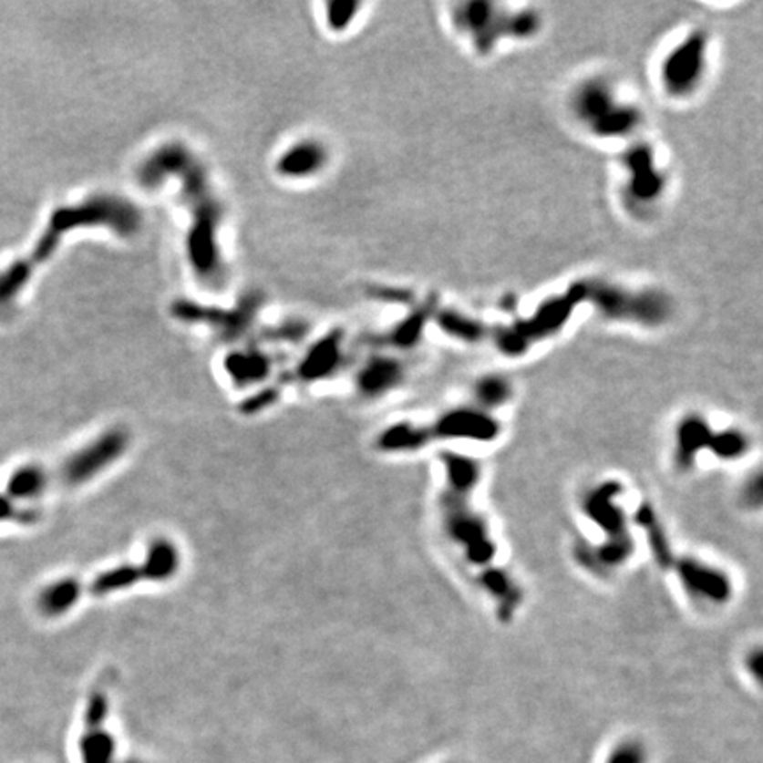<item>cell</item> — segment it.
Returning a JSON list of instances; mask_svg holds the SVG:
<instances>
[{
    "mask_svg": "<svg viewBox=\"0 0 763 763\" xmlns=\"http://www.w3.org/2000/svg\"><path fill=\"white\" fill-rule=\"evenodd\" d=\"M325 165V150L320 143L301 141L288 149L278 161V171L284 177H308Z\"/></svg>",
    "mask_w": 763,
    "mask_h": 763,
    "instance_id": "obj_18",
    "label": "cell"
},
{
    "mask_svg": "<svg viewBox=\"0 0 763 763\" xmlns=\"http://www.w3.org/2000/svg\"><path fill=\"white\" fill-rule=\"evenodd\" d=\"M149 161L163 169H171L175 175L184 179V197L188 198V205L193 214V228L188 235V256L197 278L216 286L225 273L216 237L222 205L207 182L205 171L186 149L182 150L180 165V147L177 145L160 150Z\"/></svg>",
    "mask_w": 763,
    "mask_h": 763,
    "instance_id": "obj_1",
    "label": "cell"
},
{
    "mask_svg": "<svg viewBox=\"0 0 763 763\" xmlns=\"http://www.w3.org/2000/svg\"><path fill=\"white\" fill-rule=\"evenodd\" d=\"M480 580H482V587L486 589V593L512 610L514 603L520 599V593H518V587L510 580L508 572H504L497 567H491V569H486L482 572Z\"/></svg>",
    "mask_w": 763,
    "mask_h": 763,
    "instance_id": "obj_24",
    "label": "cell"
},
{
    "mask_svg": "<svg viewBox=\"0 0 763 763\" xmlns=\"http://www.w3.org/2000/svg\"><path fill=\"white\" fill-rule=\"evenodd\" d=\"M712 437V429L700 414L686 416L675 428L674 459L680 470H687L695 465L700 452L706 451Z\"/></svg>",
    "mask_w": 763,
    "mask_h": 763,
    "instance_id": "obj_14",
    "label": "cell"
},
{
    "mask_svg": "<svg viewBox=\"0 0 763 763\" xmlns=\"http://www.w3.org/2000/svg\"><path fill=\"white\" fill-rule=\"evenodd\" d=\"M638 525L642 527V531L645 532V536L649 539L650 548L654 553L655 562L663 567H670L674 565V555H672V548H670V541L666 537V532L657 518V514L654 512V509L650 506H642L638 509L636 514Z\"/></svg>",
    "mask_w": 763,
    "mask_h": 763,
    "instance_id": "obj_21",
    "label": "cell"
},
{
    "mask_svg": "<svg viewBox=\"0 0 763 763\" xmlns=\"http://www.w3.org/2000/svg\"><path fill=\"white\" fill-rule=\"evenodd\" d=\"M431 442L429 428L414 423H395L376 437V449L382 452H416Z\"/></svg>",
    "mask_w": 763,
    "mask_h": 763,
    "instance_id": "obj_17",
    "label": "cell"
},
{
    "mask_svg": "<svg viewBox=\"0 0 763 763\" xmlns=\"http://www.w3.org/2000/svg\"><path fill=\"white\" fill-rule=\"evenodd\" d=\"M583 295L591 299L599 313L612 320H624L645 327L663 325L674 313L670 297L661 290H627L617 284H593Z\"/></svg>",
    "mask_w": 763,
    "mask_h": 763,
    "instance_id": "obj_4",
    "label": "cell"
},
{
    "mask_svg": "<svg viewBox=\"0 0 763 763\" xmlns=\"http://www.w3.org/2000/svg\"><path fill=\"white\" fill-rule=\"evenodd\" d=\"M674 564L677 567L678 580L689 595L710 604H725L730 601L734 587L730 576L719 567L689 557Z\"/></svg>",
    "mask_w": 763,
    "mask_h": 763,
    "instance_id": "obj_10",
    "label": "cell"
},
{
    "mask_svg": "<svg viewBox=\"0 0 763 763\" xmlns=\"http://www.w3.org/2000/svg\"><path fill=\"white\" fill-rule=\"evenodd\" d=\"M446 529L452 541L465 550L469 562L490 567L497 553V546L488 534V527L479 514L465 506V499L448 493Z\"/></svg>",
    "mask_w": 763,
    "mask_h": 763,
    "instance_id": "obj_6",
    "label": "cell"
},
{
    "mask_svg": "<svg viewBox=\"0 0 763 763\" xmlns=\"http://www.w3.org/2000/svg\"><path fill=\"white\" fill-rule=\"evenodd\" d=\"M454 24L479 54L491 52L506 37V13L491 2H465L454 7Z\"/></svg>",
    "mask_w": 763,
    "mask_h": 763,
    "instance_id": "obj_9",
    "label": "cell"
},
{
    "mask_svg": "<svg viewBox=\"0 0 763 763\" xmlns=\"http://www.w3.org/2000/svg\"><path fill=\"white\" fill-rule=\"evenodd\" d=\"M625 180L622 197L629 209L636 212L650 211L666 193V173L655 165V158L647 145H634L624 154Z\"/></svg>",
    "mask_w": 763,
    "mask_h": 763,
    "instance_id": "obj_5",
    "label": "cell"
},
{
    "mask_svg": "<svg viewBox=\"0 0 763 763\" xmlns=\"http://www.w3.org/2000/svg\"><path fill=\"white\" fill-rule=\"evenodd\" d=\"M405 380V366L391 356L367 359L357 373V387L366 397H380L397 389Z\"/></svg>",
    "mask_w": 763,
    "mask_h": 763,
    "instance_id": "obj_13",
    "label": "cell"
},
{
    "mask_svg": "<svg viewBox=\"0 0 763 763\" xmlns=\"http://www.w3.org/2000/svg\"><path fill=\"white\" fill-rule=\"evenodd\" d=\"M621 486L617 482H606L593 490L583 504V510L595 527H599L606 537L625 534V514L622 510L617 497Z\"/></svg>",
    "mask_w": 763,
    "mask_h": 763,
    "instance_id": "obj_11",
    "label": "cell"
},
{
    "mask_svg": "<svg viewBox=\"0 0 763 763\" xmlns=\"http://www.w3.org/2000/svg\"><path fill=\"white\" fill-rule=\"evenodd\" d=\"M708 60L710 37L706 30L696 28L680 37L659 64L657 77L663 92L675 101L693 98L706 84Z\"/></svg>",
    "mask_w": 763,
    "mask_h": 763,
    "instance_id": "obj_3",
    "label": "cell"
},
{
    "mask_svg": "<svg viewBox=\"0 0 763 763\" xmlns=\"http://www.w3.org/2000/svg\"><path fill=\"white\" fill-rule=\"evenodd\" d=\"M85 585L73 576L58 578L36 595V608L46 619H58L75 610L85 595Z\"/></svg>",
    "mask_w": 763,
    "mask_h": 763,
    "instance_id": "obj_15",
    "label": "cell"
},
{
    "mask_svg": "<svg viewBox=\"0 0 763 763\" xmlns=\"http://www.w3.org/2000/svg\"><path fill=\"white\" fill-rule=\"evenodd\" d=\"M440 327L451 335L454 338L463 339V341H476L480 338L479 327L467 316H459L456 313H446L442 316Z\"/></svg>",
    "mask_w": 763,
    "mask_h": 763,
    "instance_id": "obj_25",
    "label": "cell"
},
{
    "mask_svg": "<svg viewBox=\"0 0 763 763\" xmlns=\"http://www.w3.org/2000/svg\"><path fill=\"white\" fill-rule=\"evenodd\" d=\"M54 486L50 469L37 463L22 465L20 469L13 470L9 479L5 482V495L18 502H32L45 497L50 488Z\"/></svg>",
    "mask_w": 763,
    "mask_h": 763,
    "instance_id": "obj_16",
    "label": "cell"
},
{
    "mask_svg": "<svg viewBox=\"0 0 763 763\" xmlns=\"http://www.w3.org/2000/svg\"><path fill=\"white\" fill-rule=\"evenodd\" d=\"M622 103L615 87L601 77H591L580 82L569 99L571 112L593 137L621 108Z\"/></svg>",
    "mask_w": 763,
    "mask_h": 763,
    "instance_id": "obj_8",
    "label": "cell"
},
{
    "mask_svg": "<svg viewBox=\"0 0 763 763\" xmlns=\"http://www.w3.org/2000/svg\"><path fill=\"white\" fill-rule=\"evenodd\" d=\"M359 7H361V4H350V2L331 4L329 5V9H331V13H329L331 27L343 28L346 24H350Z\"/></svg>",
    "mask_w": 763,
    "mask_h": 763,
    "instance_id": "obj_28",
    "label": "cell"
},
{
    "mask_svg": "<svg viewBox=\"0 0 763 763\" xmlns=\"http://www.w3.org/2000/svg\"><path fill=\"white\" fill-rule=\"evenodd\" d=\"M131 442V433L122 426L98 433L78 449L69 452L57 469H50L54 486L82 488L101 478L128 454Z\"/></svg>",
    "mask_w": 763,
    "mask_h": 763,
    "instance_id": "obj_2",
    "label": "cell"
},
{
    "mask_svg": "<svg viewBox=\"0 0 763 763\" xmlns=\"http://www.w3.org/2000/svg\"><path fill=\"white\" fill-rule=\"evenodd\" d=\"M431 440L493 442L500 435V424L488 410L476 407H456L444 412L429 428Z\"/></svg>",
    "mask_w": 763,
    "mask_h": 763,
    "instance_id": "obj_7",
    "label": "cell"
},
{
    "mask_svg": "<svg viewBox=\"0 0 763 763\" xmlns=\"http://www.w3.org/2000/svg\"><path fill=\"white\" fill-rule=\"evenodd\" d=\"M606 763H647V751L636 740H624L610 753Z\"/></svg>",
    "mask_w": 763,
    "mask_h": 763,
    "instance_id": "obj_26",
    "label": "cell"
},
{
    "mask_svg": "<svg viewBox=\"0 0 763 763\" xmlns=\"http://www.w3.org/2000/svg\"><path fill=\"white\" fill-rule=\"evenodd\" d=\"M474 396L478 399L479 408L493 414L495 408L506 405L510 399V396H512L510 380L502 376V375H497V373L484 375L476 382Z\"/></svg>",
    "mask_w": 763,
    "mask_h": 763,
    "instance_id": "obj_22",
    "label": "cell"
},
{
    "mask_svg": "<svg viewBox=\"0 0 763 763\" xmlns=\"http://www.w3.org/2000/svg\"><path fill=\"white\" fill-rule=\"evenodd\" d=\"M444 470L449 484V493L454 497L465 499L480 479L479 463L467 456L448 454L444 458Z\"/></svg>",
    "mask_w": 763,
    "mask_h": 763,
    "instance_id": "obj_20",
    "label": "cell"
},
{
    "mask_svg": "<svg viewBox=\"0 0 763 763\" xmlns=\"http://www.w3.org/2000/svg\"><path fill=\"white\" fill-rule=\"evenodd\" d=\"M139 583H143L139 564H119L98 572L88 587V593L96 597H107L129 591Z\"/></svg>",
    "mask_w": 763,
    "mask_h": 763,
    "instance_id": "obj_19",
    "label": "cell"
},
{
    "mask_svg": "<svg viewBox=\"0 0 763 763\" xmlns=\"http://www.w3.org/2000/svg\"><path fill=\"white\" fill-rule=\"evenodd\" d=\"M36 520L34 509L20 508L15 500H11L5 493H0V523L2 521H22L30 523Z\"/></svg>",
    "mask_w": 763,
    "mask_h": 763,
    "instance_id": "obj_27",
    "label": "cell"
},
{
    "mask_svg": "<svg viewBox=\"0 0 763 763\" xmlns=\"http://www.w3.org/2000/svg\"><path fill=\"white\" fill-rule=\"evenodd\" d=\"M708 451L723 461L740 459L749 449V438L737 428H727L723 431H712Z\"/></svg>",
    "mask_w": 763,
    "mask_h": 763,
    "instance_id": "obj_23",
    "label": "cell"
},
{
    "mask_svg": "<svg viewBox=\"0 0 763 763\" xmlns=\"http://www.w3.org/2000/svg\"><path fill=\"white\" fill-rule=\"evenodd\" d=\"M143 583H169L182 567L180 548L167 536L154 537L139 562Z\"/></svg>",
    "mask_w": 763,
    "mask_h": 763,
    "instance_id": "obj_12",
    "label": "cell"
}]
</instances>
